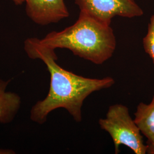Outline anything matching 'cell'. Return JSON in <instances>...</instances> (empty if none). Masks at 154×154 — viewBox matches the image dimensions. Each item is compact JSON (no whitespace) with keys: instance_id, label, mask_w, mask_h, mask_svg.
Returning a JSON list of instances; mask_svg holds the SVG:
<instances>
[{"instance_id":"8","label":"cell","mask_w":154,"mask_h":154,"mask_svg":"<svg viewBox=\"0 0 154 154\" xmlns=\"http://www.w3.org/2000/svg\"><path fill=\"white\" fill-rule=\"evenodd\" d=\"M143 48L154 64V14L151 17L147 33L143 39Z\"/></svg>"},{"instance_id":"10","label":"cell","mask_w":154,"mask_h":154,"mask_svg":"<svg viewBox=\"0 0 154 154\" xmlns=\"http://www.w3.org/2000/svg\"><path fill=\"white\" fill-rule=\"evenodd\" d=\"M16 5H21L25 2V0H12Z\"/></svg>"},{"instance_id":"1","label":"cell","mask_w":154,"mask_h":154,"mask_svg":"<svg viewBox=\"0 0 154 154\" xmlns=\"http://www.w3.org/2000/svg\"><path fill=\"white\" fill-rule=\"evenodd\" d=\"M28 57L44 62L50 75L49 93L38 101L30 111L32 121L42 125L51 112L65 109L77 122L82 121V107L85 100L95 91L111 88L115 84L113 78H89L77 75L60 66L55 50L40 42V39L29 38L24 42Z\"/></svg>"},{"instance_id":"2","label":"cell","mask_w":154,"mask_h":154,"mask_svg":"<svg viewBox=\"0 0 154 154\" xmlns=\"http://www.w3.org/2000/svg\"><path fill=\"white\" fill-rule=\"evenodd\" d=\"M40 42L54 49L69 50L74 55L98 65L110 59L116 46L111 24L82 11L73 25L48 33Z\"/></svg>"},{"instance_id":"5","label":"cell","mask_w":154,"mask_h":154,"mask_svg":"<svg viewBox=\"0 0 154 154\" xmlns=\"http://www.w3.org/2000/svg\"><path fill=\"white\" fill-rule=\"evenodd\" d=\"M27 16L36 24L57 23L69 16L64 0H25Z\"/></svg>"},{"instance_id":"6","label":"cell","mask_w":154,"mask_h":154,"mask_svg":"<svg viewBox=\"0 0 154 154\" xmlns=\"http://www.w3.org/2000/svg\"><path fill=\"white\" fill-rule=\"evenodd\" d=\"M10 81L0 79V123L2 124H8L14 120L21 103V98L17 94L6 91ZM13 153L11 150L0 149V154Z\"/></svg>"},{"instance_id":"7","label":"cell","mask_w":154,"mask_h":154,"mask_svg":"<svg viewBox=\"0 0 154 154\" xmlns=\"http://www.w3.org/2000/svg\"><path fill=\"white\" fill-rule=\"evenodd\" d=\"M134 115V121L141 133L147 139V144H154V96L148 105L140 103Z\"/></svg>"},{"instance_id":"3","label":"cell","mask_w":154,"mask_h":154,"mask_svg":"<svg viewBox=\"0 0 154 154\" xmlns=\"http://www.w3.org/2000/svg\"><path fill=\"white\" fill-rule=\"evenodd\" d=\"M99 125L112 138L116 154L119 152L121 145L126 146L135 154L147 153V145L144 144L142 133L126 106H110L106 118L99 119Z\"/></svg>"},{"instance_id":"9","label":"cell","mask_w":154,"mask_h":154,"mask_svg":"<svg viewBox=\"0 0 154 154\" xmlns=\"http://www.w3.org/2000/svg\"><path fill=\"white\" fill-rule=\"evenodd\" d=\"M147 153L149 154H154V144H148Z\"/></svg>"},{"instance_id":"4","label":"cell","mask_w":154,"mask_h":154,"mask_svg":"<svg viewBox=\"0 0 154 154\" xmlns=\"http://www.w3.org/2000/svg\"><path fill=\"white\" fill-rule=\"evenodd\" d=\"M80 11L88 13L109 24L115 16L132 18L143 15L135 0H74Z\"/></svg>"}]
</instances>
